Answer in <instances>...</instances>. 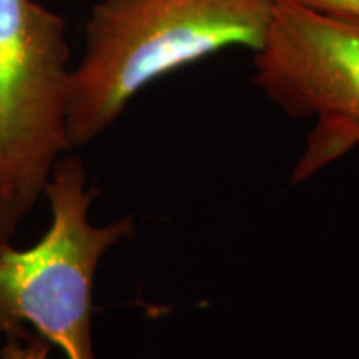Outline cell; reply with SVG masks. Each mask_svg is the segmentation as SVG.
Here are the masks:
<instances>
[{
  "mask_svg": "<svg viewBox=\"0 0 359 359\" xmlns=\"http://www.w3.org/2000/svg\"><path fill=\"white\" fill-rule=\"evenodd\" d=\"M273 12V0H100L70 75L72 150L107 132L143 88L165 75L226 48L258 52Z\"/></svg>",
  "mask_w": 359,
  "mask_h": 359,
  "instance_id": "obj_1",
  "label": "cell"
},
{
  "mask_svg": "<svg viewBox=\"0 0 359 359\" xmlns=\"http://www.w3.org/2000/svg\"><path fill=\"white\" fill-rule=\"evenodd\" d=\"M70 75L64 19L37 0H0V180L24 215L72 150Z\"/></svg>",
  "mask_w": 359,
  "mask_h": 359,
  "instance_id": "obj_3",
  "label": "cell"
},
{
  "mask_svg": "<svg viewBox=\"0 0 359 359\" xmlns=\"http://www.w3.org/2000/svg\"><path fill=\"white\" fill-rule=\"evenodd\" d=\"M273 2L302 7L338 19L359 20V0H273Z\"/></svg>",
  "mask_w": 359,
  "mask_h": 359,
  "instance_id": "obj_5",
  "label": "cell"
},
{
  "mask_svg": "<svg viewBox=\"0 0 359 359\" xmlns=\"http://www.w3.org/2000/svg\"><path fill=\"white\" fill-rule=\"evenodd\" d=\"M255 83L294 118H318L294 180L359 145V20L275 4Z\"/></svg>",
  "mask_w": 359,
  "mask_h": 359,
  "instance_id": "obj_4",
  "label": "cell"
},
{
  "mask_svg": "<svg viewBox=\"0 0 359 359\" xmlns=\"http://www.w3.org/2000/svg\"><path fill=\"white\" fill-rule=\"evenodd\" d=\"M50 224L30 248H0V339L30 325L65 359H95L92 341L93 285L110 248L135 230L133 218L90 222L97 190L79 156L53 165L43 190Z\"/></svg>",
  "mask_w": 359,
  "mask_h": 359,
  "instance_id": "obj_2",
  "label": "cell"
},
{
  "mask_svg": "<svg viewBox=\"0 0 359 359\" xmlns=\"http://www.w3.org/2000/svg\"><path fill=\"white\" fill-rule=\"evenodd\" d=\"M24 213L0 180V248L12 243Z\"/></svg>",
  "mask_w": 359,
  "mask_h": 359,
  "instance_id": "obj_6",
  "label": "cell"
}]
</instances>
